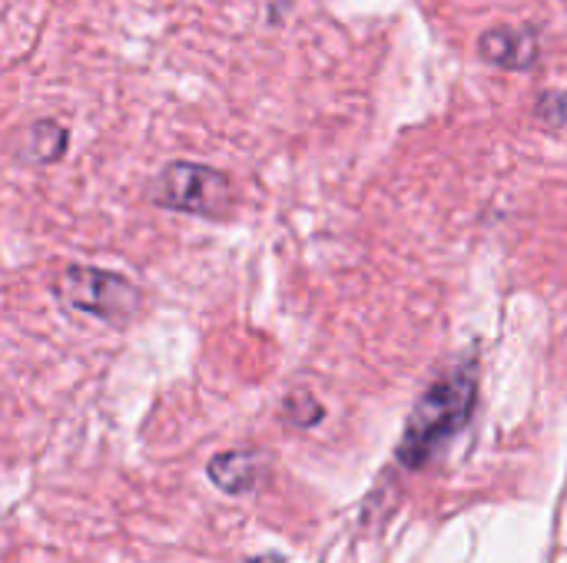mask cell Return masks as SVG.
<instances>
[{
	"label": "cell",
	"instance_id": "obj_6",
	"mask_svg": "<svg viewBox=\"0 0 567 563\" xmlns=\"http://www.w3.org/2000/svg\"><path fill=\"white\" fill-rule=\"evenodd\" d=\"M63 149H66V129L60 123L43 119V123H33L27 129V139H23L27 159H33V163H56L63 156Z\"/></svg>",
	"mask_w": 567,
	"mask_h": 563
},
{
	"label": "cell",
	"instance_id": "obj_3",
	"mask_svg": "<svg viewBox=\"0 0 567 563\" xmlns=\"http://www.w3.org/2000/svg\"><path fill=\"white\" fill-rule=\"evenodd\" d=\"M153 199L166 209L196 212V216H223L233 206L229 179L203 163H169L153 183Z\"/></svg>",
	"mask_w": 567,
	"mask_h": 563
},
{
	"label": "cell",
	"instance_id": "obj_4",
	"mask_svg": "<svg viewBox=\"0 0 567 563\" xmlns=\"http://www.w3.org/2000/svg\"><path fill=\"white\" fill-rule=\"evenodd\" d=\"M482 60L505 66V70H525L538 60V33L532 27H492L478 40Z\"/></svg>",
	"mask_w": 567,
	"mask_h": 563
},
{
	"label": "cell",
	"instance_id": "obj_2",
	"mask_svg": "<svg viewBox=\"0 0 567 563\" xmlns=\"http://www.w3.org/2000/svg\"><path fill=\"white\" fill-rule=\"evenodd\" d=\"M56 295L86 315L123 325L143 309V292L116 272H100L90 265H66L56 275Z\"/></svg>",
	"mask_w": 567,
	"mask_h": 563
},
{
	"label": "cell",
	"instance_id": "obj_1",
	"mask_svg": "<svg viewBox=\"0 0 567 563\" xmlns=\"http://www.w3.org/2000/svg\"><path fill=\"white\" fill-rule=\"evenodd\" d=\"M475 398H478L475 368L452 372L449 378L432 385L419 398V405L405 425V438L399 445V461L405 468L429 465L468 425V418L475 411Z\"/></svg>",
	"mask_w": 567,
	"mask_h": 563
},
{
	"label": "cell",
	"instance_id": "obj_7",
	"mask_svg": "<svg viewBox=\"0 0 567 563\" xmlns=\"http://www.w3.org/2000/svg\"><path fill=\"white\" fill-rule=\"evenodd\" d=\"M538 116H542L551 129L567 133V90H561V93H545V96L538 100Z\"/></svg>",
	"mask_w": 567,
	"mask_h": 563
},
{
	"label": "cell",
	"instance_id": "obj_5",
	"mask_svg": "<svg viewBox=\"0 0 567 563\" xmlns=\"http://www.w3.org/2000/svg\"><path fill=\"white\" fill-rule=\"evenodd\" d=\"M256 458L252 455H239V451H229V455H219V458H213V465H209V478L223 488V491H229V494H243V491H249L252 484H256Z\"/></svg>",
	"mask_w": 567,
	"mask_h": 563
},
{
	"label": "cell",
	"instance_id": "obj_8",
	"mask_svg": "<svg viewBox=\"0 0 567 563\" xmlns=\"http://www.w3.org/2000/svg\"><path fill=\"white\" fill-rule=\"evenodd\" d=\"M246 563H282L279 557H256V561H246Z\"/></svg>",
	"mask_w": 567,
	"mask_h": 563
}]
</instances>
